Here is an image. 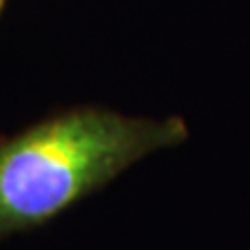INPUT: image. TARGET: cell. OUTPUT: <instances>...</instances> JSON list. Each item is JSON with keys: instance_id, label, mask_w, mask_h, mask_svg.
Wrapping results in <instances>:
<instances>
[{"instance_id": "obj_2", "label": "cell", "mask_w": 250, "mask_h": 250, "mask_svg": "<svg viewBox=\"0 0 250 250\" xmlns=\"http://www.w3.org/2000/svg\"><path fill=\"white\" fill-rule=\"evenodd\" d=\"M4 6H6V0H0V17H2V11H4Z\"/></svg>"}, {"instance_id": "obj_1", "label": "cell", "mask_w": 250, "mask_h": 250, "mask_svg": "<svg viewBox=\"0 0 250 250\" xmlns=\"http://www.w3.org/2000/svg\"><path fill=\"white\" fill-rule=\"evenodd\" d=\"M188 136L184 117H131L104 106L62 108L0 136V240L50 223Z\"/></svg>"}]
</instances>
